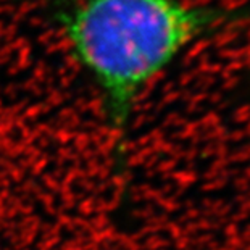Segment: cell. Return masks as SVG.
<instances>
[{
    "label": "cell",
    "instance_id": "obj_1",
    "mask_svg": "<svg viewBox=\"0 0 250 250\" xmlns=\"http://www.w3.org/2000/svg\"><path fill=\"white\" fill-rule=\"evenodd\" d=\"M247 23L250 3L192 0H74L60 13L63 39L121 141L144 92L181 55Z\"/></svg>",
    "mask_w": 250,
    "mask_h": 250
}]
</instances>
